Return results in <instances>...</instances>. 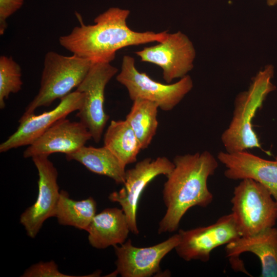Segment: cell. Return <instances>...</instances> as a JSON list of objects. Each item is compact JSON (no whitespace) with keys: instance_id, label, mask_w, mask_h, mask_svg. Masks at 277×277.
<instances>
[{"instance_id":"cell-3","label":"cell","mask_w":277,"mask_h":277,"mask_svg":"<svg viewBox=\"0 0 277 277\" xmlns=\"http://www.w3.org/2000/svg\"><path fill=\"white\" fill-rule=\"evenodd\" d=\"M273 74V67L266 66L254 77L248 89L238 95L231 121L221 136L225 151L232 153L261 148L252 122L268 94L276 89L271 82Z\"/></svg>"},{"instance_id":"cell-20","label":"cell","mask_w":277,"mask_h":277,"mask_svg":"<svg viewBox=\"0 0 277 277\" xmlns=\"http://www.w3.org/2000/svg\"><path fill=\"white\" fill-rule=\"evenodd\" d=\"M97 204L92 197L82 200L70 197L68 192L60 191L54 217L59 224L87 231L96 215Z\"/></svg>"},{"instance_id":"cell-4","label":"cell","mask_w":277,"mask_h":277,"mask_svg":"<svg viewBox=\"0 0 277 277\" xmlns=\"http://www.w3.org/2000/svg\"><path fill=\"white\" fill-rule=\"evenodd\" d=\"M92 62L76 55L65 56L48 52L44 58L40 87L20 118L34 113L41 107H48L77 88L88 73Z\"/></svg>"},{"instance_id":"cell-9","label":"cell","mask_w":277,"mask_h":277,"mask_svg":"<svg viewBox=\"0 0 277 277\" xmlns=\"http://www.w3.org/2000/svg\"><path fill=\"white\" fill-rule=\"evenodd\" d=\"M174 167L173 162L165 156L152 160L147 157L137 162L134 167L126 170L124 187L113 191L109 200L120 204L128 221L130 232L137 235L136 211L140 198L148 184L160 175L167 176Z\"/></svg>"},{"instance_id":"cell-1","label":"cell","mask_w":277,"mask_h":277,"mask_svg":"<svg viewBox=\"0 0 277 277\" xmlns=\"http://www.w3.org/2000/svg\"><path fill=\"white\" fill-rule=\"evenodd\" d=\"M129 14V10L111 7L94 18V24L86 25L76 13L80 26L69 34L60 36V44L73 54L92 62L110 63L116 51L122 48L160 42L167 36L168 31L155 33L131 29L127 24Z\"/></svg>"},{"instance_id":"cell-16","label":"cell","mask_w":277,"mask_h":277,"mask_svg":"<svg viewBox=\"0 0 277 277\" xmlns=\"http://www.w3.org/2000/svg\"><path fill=\"white\" fill-rule=\"evenodd\" d=\"M217 160L226 167V177L232 180L252 179L266 187L277 201V155L274 160H268L246 150L221 151Z\"/></svg>"},{"instance_id":"cell-7","label":"cell","mask_w":277,"mask_h":277,"mask_svg":"<svg viewBox=\"0 0 277 277\" xmlns=\"http://www.w3.org/2000/svg\"><path fill=\"white\" fill-rule=\"evenodd\" d=\"M117 72L118 69L110 63L92 62L88 73L76 89L84 94L83 105L76 116L96 143L100 141L109 119L104 108L105 88Z\"/></svg>"},{"instance_id":"cell-10","label":"cell","mask_w":277,"mask_h":277,"mask_svg":"<svg viewBox=\"0 0 277 277\" xmlns=\"http://www.w3.org/2000/svg\"><path fill=\"white\" fill-rule=\"evenodd\" d=\"M158 44L137 51L141 61L155 64L163 71L167 84L187 75L193 67L195 50L188 37L181 31L168 33Z\"/></svg>"},{"instance_id":"cell-5","label":"cell","mask_w":277,"mask_h":277,"mask_svg":"<svg viewBox=\"0 0 277 277\" xmlns=\"http://www.w3.org/2000/svg\"><path fill=\"white\" fill-rule=\"evenodd\" d=\"M231 211L242 236H250L274 227L277 220V201L262 184L242 180L234 187Z\"/></svg>"},{"instance_id":"cell-24","label":"cell","mask_w":277,"mask_h":277,"mask_svg":"<svg viewBox=\"0 0 277 277\" xmlns=\"http://www.w3.org/2000/svg\"><path fill=\"white\" fill-rule=\"evenodd\" d=\"M24 0H0V34L3 35L7 27V18L19 9Z\"/></svg>"},{"instance_id":"cell-8","label":"cell","mask_w":277,"mask_h":277,"mask_svg":"<svg viewBox=\"0 0 277 277\" xmlns=\"http://www.w3.org/2000/svg\"><path fill=\"white\" fill-rule=\"evenodd\" d=\"M180 242L174 249L177 254L186 261H209L211 251L227 245L242 236L232 213L224 215L213 224L206 226L180 229Z\"/></svg>"},{"instance_id":"cell-6","label":"cell","mask_w":277,"mask_h":277,"mask_svg":"<svg viewBox=\"0 0 277 277\" xmlns=\"http://www.w3.org/2000/svg\"><path fill=\"white\" fill-rule=\"evenodd\" d=\"M116 80L126 88L132 101L143 99L152 101L165 111L172 110L193 87L192 80L188 75L173 84L156 82L145 72L137 70L134 58L129 55L123 56L121 71Z\"/></svg>"},{"instance_id":"cell-13","label":"cell","mask_w":277,"mask_h":277,"mask_svg":"<svg viewBox=\"0 0 277 277\" xmlns=\"http://www.w3.org/2000/svg\"><path fill=\"white\" fill-rule=\"evenodd\" d=\"M84 99V93L75 90L61 98L58 105L52 110L19 118L17 130L0 145V152L30 145L57 121L78 111L83 105Z\"/></svg>"},{"instance_id":"cell-17","label":"cell","mask_w":277,"mask_h":277,"mask_svg":"<svg viewBox=\"0 0 277 277\" xmlns=\"http://www.w3.org/2000/svg\"><path fill=\"white\" fill-rule=\"evenodd\" d=\"M86 231L90 245L103 249L125 243L130 229L123 210L114 207L96 214Z\"/></svg>"},{"instance_id":"cell-14","label":"cell","mask_w":277,"mask_h":277,"mask_svg":"<svg viewBox=\"0 0 277 277\" xmlns=\"http://www.w3.org/2000/svg\"><path fill=\"white\" fill-rule=\"evenodd\" d=\"M92 136L85 125L64 118L53 125L25 150V158L39 155L49 156L54 153L66 155L77 151L85 146Z\"/></svg>"},{"instance_id":"cell-18","label":"cell","mask_w":277,"mask_h":277,"mask_svg":"<svg viewBox=\"0 0 277 277\" xmlns=\"http://www.w3.org/2000/svg\"><path fill=\"white\" fill-rule=\"evenodd\" d=\"M67 160L76 161L94 173L112 179L124 185L126 166L107 147L84 146L74 153L66 155Z\"/></svg>"},{"instance_id":"cell-19","label":"cell","mask_w":277,"mask_h":277,"mask_svg":"<svg viewBox=\"0 0 277 277\" xmlns=\"http://www.w3.org/2000/svg\"><path fill=\"white\" fill-rule=\"evenodd\" d=\"M104 146L126 166L135 163L142 150L134 131L126 120L111 121L104 135Z\"/></svg>"},{"instance_id":"cell-21","label":"cell","mask_w":277,"mask_h":277,"mask_svg":"<svg viewBox=\"0 0 277 277\" xmlns=\"http://www.w3.org/2000/svg\"><path fill=\"white\" fill-rule=\"evenodd\" d=\"M158 105L153 102L137 99L133 101L126 121L134 131L142 149L147 148L156 134L158 127Z\"/></svg>"},{"instance_id":"cell-25","label":"cell","mask_w":277,"mask_h":277,"mask_svg":"<svg viewBox=\"0 0 277 277\" xmlns=\"http://www.w3.org/2000/svg\"><path fill=\"white\" fill-rule=\"evenodd\" d=\"M267 4L269 6H273L277 4V0H267Z\"/></svg>"},{"instance_id":"cell-15","label":"cell","mask_w":277,"mask_h":277,"mask_svg":"<svg viewBox=\"0 0 277 277\" xmlns=\"http://www.w3.org/2000/svg\"><path fill=\"white\" fill-rule=\"evenodd\" d=\"M226 256L232 268L247 273L239 255L251 252L261 264V277H277V228L272 227L250 236H241L226 245Z\"/></svg>"},{"instance_id":"cell-12","label":"cell","mask_w":277,"mask_h":277,"mask_svg":"<svg viewBox=\"0 0 277 277\" xmlns=\"http://www.w3.org/2000/svg\"><path fill=\"white\" fill-rule=\"evenodd\" d=\"M176 233L156 245L137 247L128 240L114 246L116 260V269L112 274L122 277H150L160 272L162 260L174 249L180 242Z\"/></svg>"},{"instance_id":"cell-22","label":"cell","mask_w":277,"mask_h":277,"mask_svg":"<svg viewBox=\"0 0 277 277\" xmlns=\"http://www.w3.org/2000/svg\"><path fill=\"white\" fill-rule=\"evenodd\" d=\"M22 70L19 65L12 56H0V108L5 107V100L11 93H16L22 89Z\"/></svg>"},{"instance_id":"cell-11","label":"cell","mask_w":277,"mask_h":277,"mask_svg":"<svg viewBox=\"0 0 277 277\" xmlns=\"http://www.w3.org/2000/svg\"><path fill=\"white\" fill-rule=\"evenodd\" d=\"M48 156L39 155L32 157L38 171V194L34 203L19 218L27 235L32 239L36 236L47 219L54 217L60 197L57 170Z\"/></svg>"},{"instance_id":"cell-23","label":"cell","mask_w":277,"mask_h":277,"mask_svg":"<svg viewBox=\"0 0 277 277\" xmlns=\"http://www.w3.org/2000/svg\"><path fill=\"white\" fill-rule=\"evenodd\" d=\"M23 277H73L62 273L53 260L39 262L27 268L21 275Z\"/></svg>"},{"instance_id":"cell-2","label":"cell","mask_w":277,"mask_h":277,"mask_svg":"<svg viewBox=\"0 0 277 277\" xmlns=\"http://www.w3.org/2000/svg\"><path fill=\"white\" fill-rule=\"evenodd\" d=\"M174 167L167 176L163 189L166 212L159 224L158 233L176 231L181 219L191 207H206L213 195L207 186L208 178L218 167L209 151L176 155Z\"/></svg>"}]
</instances>
